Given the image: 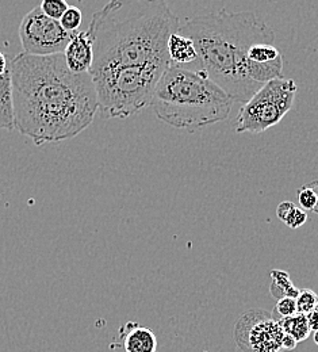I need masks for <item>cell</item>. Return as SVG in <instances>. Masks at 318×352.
I'll return each instance as SVG.
<instances>
[{"label": "cell", "instance_id": "obj_1", "mask_svg": "<svg viewBox=\"0 0 318 352\" xmlns=\"http://www.w3.org/2000/svg\"><path fill=\"white\" fill-rule=\"evenodd\" d=\"M15 129L36 145L58 142L86 131L98 113L91 74H73L64 54L25 52L10 64Z\"/></svg>", "mask_w": 318, "mask_h": 352}, {"label": "cell", "instance_id": "obj_2", "mask_svg": "<svg viewBox=\"0 0 318 352\" xmlns=\"http://www.w3.org/2000/svg\"><path fill=\"white\" fill-rule=\"evenodd\" d=\"M181 28L163 0H111L95 11L89 26L91 72L124 67H170L168 41Z\"/></svg>", "mask_w": 318, "mask_h": 352}, {"label": "cell", "instance_id": "obj_3", "mask_svg": "<svg viewBox=\"0 0 318 352\" xmlns=\"http://www.w3.org/2000/svg\"><path fill=\"white\" fill-rule=\"evenodd\" d=\"M178 33L195 45V69L205 71L234 103L245 104L262 88L249 78L248 52L255 45H273L275 32L255 12L221 10L194 16Z\"/></svg>", "mask_w": 318, "mask_h": 352}, {"label": "cell", "instance_id": "obj_4", "mask_svg": "<svg viewBox=\"0 0 318 352\" xmlns=\"http://www.w3.org/2000/svg\"><path fill=\"white\" fill-rule=\"evenodd\" d=\"M233 103L205 71L171 64L157 83L150 106L160 121L192 133L225 121Z\"/></svg>", "mask_w": 318, "mask_h": 352}, {"label": "cell", "instance_id": "obj_5", "mask_svg": "<svg viewBox=\"0 0 318 352\" xmlns=\"http://www.w3.org/2000/svg\"><path fill=\"white\" fill-rule=\"evenodd\" d=\"M168 67H124L92 72L98 111L104 118H128L152 104Z\"/></svg>", "mask_w": 318, "mask_h": 352}, {"label": "cell", "instance_id": "obj_6", "mask_svg": "<svg viewBox=\"0 0 318 352\" xmlns=\"http://www.w3.org/2000/svg\"><path fill=\"white\" fill-rule=\"evenodd\" d=\"M297 89L293 79L277 78L266 83L240 109L234 122L236 132H266L279 124L291 110Z\"/></svg>", "mask_w": 318, "mask_h": 352}, {"label": "cell", "instance_id": "obj_7", "mask_svg": "<svg viewBox=\"0 0 318 352\" xmlns=\"http://www.w3.org/2000/svg\"><path fill=\"white\" fill-rule=\"evenodd\" d=\"M72 34L65 32L58 21L47 18L40 6L32 8L19 25V38L23 52L33 56L64 53Z\"/></svg>", "mask_w": 318, "mask_h": 352}, {"label": "cell", "instance_id": "obj_8", "mask_svg": "<svg viewBox=\"0 0 318 352\" xmlns=\"http://www.w3.org/2000/svg\"><path fill=\"white\" fill-rule=\"evenodd\" d=\"M241 335H244V340L240 346H248L251 351H282L284 332L279 321L262 310H251L240 318L236 327V338Z\"/></svg>", "mask_w": 318, "mask_h": 352}, {"label": "cell", "instance_id": "obj_9", "mask_svg": "<svg viewBox=\"0 0 318 352\" xmlns=\"http://www.w3.org/2000/svg\"><path fill=\"white\" fill-rule=\"evenodd\" d=\"M63 54L73 74H90L93 64V45L90 33L87 30L72 33L71 41Z\"/></svg>", "mask_w": 318, "mask_h": 352}, {"label": "cell", "instance_id": "obj_10", "mask_svg": "<svg viewBox=\"0 0 318 352\" xmlns=\"http://www.w3.org/2000/svg\"><path fill=\"white\" fill-rule=\"evenodd\" d=\"M125 352H157V339L152 329L136 322L125 324L121 331Z\"/></svg>", "mask_w": 318, "mask_h": 352}, {"label": "cell", "instance_id": "obj_11", "mask_svg": "<svg viewBox=\"0 0 318 352\" xmlns=\"http://www.w3.org/2000/svg\"><path fill=\"white\" fill-rule=\"evenodd\" d=\"M168 54L172 65L190 67L198 61L195 45L188 37H184L179 33L171 36L168 41Z\"/></svg>", "mask_w": 318, "mask_h": 352}, {"label": "cell", "instance_id": "obj_12", "mask_svg": "<svg viewBox=\"0 0 318 352\" xmlns=\"http://www.w3.org/2000/svg\"><path fill=\"white\" fill-rule=\"evenodd\" d=\"M0 129H5V131L15 129L10 67H8V71L0 76Z\"/></svg>", "mask_w": 318, "mask_h": 352}, {"label": "cell", "instance_id": "obj_13", "mask_svg": "<svg viewBox=\"0 0 318 352\" xmlns=\"http://www.w3.org/2000/svg\"><path fill=\"white\" fill-rule=\"evenodd\" d=\"M279 324H280L283 332L286 335H290L291 338H294L297 340V343L305 342L312 333V328L309 325L308 316L302 314V313H297L287 318H280Z\"/></svg>", "mask_w": 318, "mask_h": 352}, {"label": "cell", "instance_id": "obj_14", "mask_svg": "<svg viewBox=\"0 0 318 352\" xmlns=\"http://www.w3.org/2000/svg\"><path fill=\"white\" fill-rule=\"evenodd\" d=\"M271 278H273V283H271V294L273 298L280 300L284 297H290V298H295L299 294V289H297L291 279H290V274L287 271L283 270H273L271 271Z\"/></svg>", "mask_w": 318, "mask_h": 352}, {"label": "cell", "instance_id": "obj_15", "mask_svg": "<svg viewBox=\"0 0 318 352\" xmlns=\"http://www.w3.org/2000/svg\"><path fill=\"white\" fill-rule=\"evenodd\" d=\"M276 217L291 229H298L304 226L308 221L306 212L290 201H284L277 205Z\"/></svg>", "mask_w": 318, "mask_h": 352}, {"label": "cell", "instance_id": "obj_16", "mask_svg": "<svg viewBox=\"0 0 318 352\" xmlns=\"http://www.w3.org/2000/svg\"><path fill=\"white\" fill-rule=\"evenodd\" d=\"M82 22H83L82 10L75 6H69L65 14L63 15V18L60 19V25L63 26V29L71 34L79 32Z\"/></svg>", "mask_w": 318, "mask_h": 352}, {"label": "cell", "instance_id": "obj_17", "mask_svg": "<svg viewBox=\"0 0 318 352\" xmlns=\"http://www.w3.org/2000/svg\"><path fill=\"white\" fill-rule=\"evenodd\" d=\"M318 305V296L312 289H302L297 297L298 313L310 314Z\"/></svg>", "mask_w": 318, "mask_h": 352}, {"label": "cell", "instance_id": "obj_18", "mask_svg": "<svg viewBox=\"0 0 318 352\" xmlns=\"http://www.w3.org/2000/svg\"><path fill=\"white\" fill-rule=\"evenodd\" d=\"M69 4L64 0H43L40 4V8L45 14L47 18L58 21L63 18L65 11L68 10Z\"/></svg>", "mask_w": 318, "mask_h": 352}, {"label": "cell", "instance_id": "obj_19", "mask_svg": "<svg viewBox=\"0 0 318 352\" xmlns=\"http://www.w3.org/2000/svg\"><path fill=\"white\" fill-rule=\"evenodd\" d=\"M297 198H298V205L301 206L302 210H308V212H313L317 204V198H316V192L312 187V184H304L302 187L298 188L297 191Z\"/></svg>", "mask_w": 318, "mask_h": 352}, {"label": "cell", "instance_id": "obj_20", "mask_svg": "<svg viewBox=\"0 0 318 352\" xmlns=\"http://www.w3.org/2000/svg\"><path fill=\"white\" fill-rule=\"evenodd\" d=\"M273 313V314L275 313L277 314L276 321H279L280 318H287V317H291V316L297 314L298 313L297 300L295 298H290V297H284V298L277 300Z\"/></svg>", "mask_w": 318, "mask_h": 352}, {"label": "cell", "instance_id": "obj_21", "mask_svg": "<svg viewBox=\"0 0 318 352\" xmlns=\"http://www.w3.org/2000/svg\"><path fill=\"white\" fill-rule=\"evenodd\" d=\"M297 340L294 338H291L290 335H286L283 336V340H282V351H293L295 347H297Z\"/></svg>", "mask_w": 318, "mask_h": 352}, {"label": "cell", "instance_id": "obj_22", "mask_svg": "<svg viewBox=\"0 0 318 352\" xmlns=\"http://www.w3.org/2000/svg\"><path fill=\"white\" fill-rule=\"evenodd\" d=\"M308 320H309V325L312 328L313 332H317L318 331V305L315 308V310L308 314Z\"/></svg>", "mask_w": 318, "mask_h": 352}, {"label": "cell", "instance_id": "obj_23", "mask_svg": "<svg viewBox=\"0 0 318 352\" xmlns=\"http://www.w3.org/2000/svg\"><path fill=\"white\" fill-rule=\"evenodd\" d=\"M8 71V65H7V60H5V56L0 52V76L3 74H5Z\"/></svg>", "mask_w": 318, "mask_h": 352}, {"label": "cell", "instance_id": "obj_24", "mask_svg": "<svg viewBox=\"0 0 318 352\" xmlns=\"http://www.w3.org/2000/svg\"><path fill=\"white\" fill-rule=\"evenodd\" d=\"M310 184H312V187H313V190L316 192V198H317V204H316V208H315L313 213H317L318 214V182H312Z\"/></svg>", "mask_w": 318, "mask_h": 352}, {"label": "cell", "instance_id": "obj_25", "mask_svg": "<svg viewBox=\"0 0 318 352\" xmlns=\"http://www.w3.org/2000/svg\"><path fill=\"white\" fill-rule=\"evenodd\" d=\"M315 342H316V344L318 346V331L315 332Z\"/></svg>", "mask_w": 318, "mask_h": 352}]
</instances>
